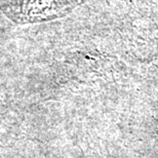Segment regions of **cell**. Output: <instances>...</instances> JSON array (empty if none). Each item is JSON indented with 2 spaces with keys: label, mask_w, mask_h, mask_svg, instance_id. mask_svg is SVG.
Here are the masks:
<instances>
[{
  "label": "cell",
  "mask_w": 158,
  "mask_h": 158,
  "mask_svg": "<svg viewBox=\"0 0 158 158\" xmlns=\"http://www.w3.org/2000/svg\"><path fill=\"white\" fill-rule=\"evenodd\" d=\"M81 0H0V11L17 25L49 22L67 15Z\"/></svg>",
  "instance_id": "1"
}]
</instances>
